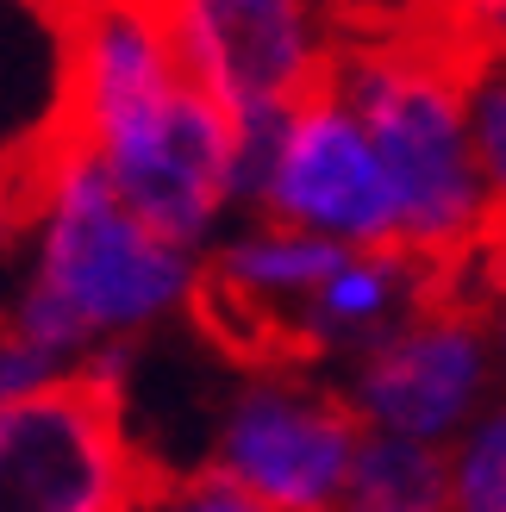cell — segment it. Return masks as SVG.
Here are the masks:
<instances>
[{
	"instance_id": "obj_1",
	"label": "cell",
	"mask_w": 506,
	"mask_h": 512,
	"mask_svg": "<svg viewBox=\"0 0 506 512\" xmlns=\"http://www.w3.org/2000/svg\"><path fill=\"white\" fill-rule=\"evenodd\" d=\"M25 225L32 250L0 319L69 375L107 344H144L157 325L188 313L200 256L138 225L88 150L57 138L25 169Z\"/></svg>"
},
{
	"instance_id": "obj_2",
	"label": "cell",
	"mask_w": 506,
	"mask_h": 512,
	"mask_svg": "<svg viewBox=\"0 0 506 512\" xmlns=\"http://www.w3.org/2000/svg\"><path fill=\"white\" fill-rule=\"evenodd\" d=\"M463 44L450 25L338 32L332 94L363 125L394 200V244L425 269L457 275L488 244V207L469 157Z\"/></svg>"
},
{
	"instance_id": "obj_3",
	"label": "cell",
	"mask_w": 506,
	"mask_h": 512,
	"mask_svg": "<svg viewBox=\"0 0 506 512\" xmlns=\"http://www.w3.org/2000/svg\"><path fill=\"white\" fill-rule=\"evenodd\" d=\"M363 425L332 381L300 363H250L219 394L194 475H213L257 512H338Z\"/></svg>"
},
{
	"instance_id": "obj_4",
	"label": "cell",
	"mask_w": 506,
	"mask_h": 512,
	"mask_svg": "<svg viewBox=\"0 0 506 512\" xmlns=\"http://www.w3.org/2000/svg\"><path fill=\"white\" fill-rule=\"evenodd\" d=\"M238 138L250 219L288 225L332 250H400L382 163L332 82L269 125H238Z\"/></svg>"
},
{
	"instance_id": "obj_5",
	"label": "cell",
	"mask_w": 506,
	"mask_h": 512,
	"mask_svg": "<svg viewBox=\"0 0 506 512\" xmlns=\"http://www.w3.org/2000/svg\"><path fill=\"white\" fill-rule=\"evenodd\" d=\"M75 150L94 157V169L107 175V188L132 207L138 225L188 256H207L225 219L244 207V138L188 82H175L163 100Z\"/></svg>"
},
{
	"instance_id": "obj_6",
	"label": "cell",
	"mask_w": 506,
	"mask_h": 512,
	"mask_svg": "<svg viewBox=\"0 0 506 512\" xmlns=\"http://www.w3.org/2000/svg\"><path fill=\"white\" fill-rule=\"evenodd\" d=\"M338 369L344 375L332 388L344 394L350 419L369 438H400L425 450H450L506 394L494 350L482 338V319L450 288V275L388 338H375L363 356H350Z\"/></svg>"
},
{
	"instance_id": "obj_7",
	"label": "cell",
	"mask_w": 506,
	"mask_h": 512,
	"mask_svg": "<svg viewBox=\"0 0 506 512\" xmlns=\"http://www.w3.org/2000/svg\"><path fill=\"white\" fill-rule=\"evenodd\" d=\"M175 69L232 125H269L332 82L338 32L300 0H182L163 7Z\"/></svg>"
},
{
	"instance_id": "obj_8",
	"label": "cell",
	"mask_w": 506,
	"mask_h": 512,
	"mask_svg": "<svg viewBox=\"0 0 506 512\" xmlns=\"http://www.w3.org/2000/svg\"><path fill=\"white\" fill-rule=\"evenodd\" d=\"M144 488L119 394L94 375L0 406V512H132Z\"/></svg>"
},
{
	"instance_id": "obj_9",
	"label": "cell",
	"mask_w": 506,
	"mask_h": 512,
	"mask_svg": "<svg viewBox=\"0 0 506 512\" xmlns=\"http://www.w3.org/2000/svg\"><path fill=\"white\" fill-rule=\"evenodd\" d=\"M182 69L169 50L163 7H75L57 13V138L88 144L94 132L163 100Z\"/></svg>"
},
{
	"instance_id": "obj_10",
	"label": "cell",
	"mask_w": 506,
	"mask_h": 512,
	"mask_svg": "<svg viewBox=\"0 0 506 512\" xmlns=\"http://www.w3.org/2000/svg\"><path fill=\"white\" fill-rule=\"evenodd\" d=\"M444 288L438 269H425L407 250H344L325 281L294 306V319L282 331V363H350L375 338L425 306Z\"/></svg>"
},
{
	"instance_id": "obj_11",
	"label": "cell",
	"mask_w": 506,
	"mask_h": 512,
	"mask_svg": "<svg viewBox=\"0 0 506 512\" xmlns=\"http://www.w3.org/2000/svg\"><path fill=\"white\" fill-rule=\"evenodd\" d=\"M338 512H450V463L444 450L400 444V438H369L350 456Z\"/></svg>"
},
{
	"instance_id": "obj_12",
	"label": "cell",
	"mask_w": 506,
	"mask_h": 512,
	"mask_svg": "<svg viewBox=\"0 0 506 512\" xmlns=\"http://www.w3.org/2000/svg\"><path fill=\"white\" fill-rule=\"evenodd\" d=\"M463 100H469V157L488 207V238H506V57H469Z\"/></svg>"
},
{
	"instance_id": "obj_13",
	"label": "cell",
	"mask_w": 506,
	"mask_h": 512,
	"mask_svg": "<svg viewBox=\"0 0 506 512\" xmlns=\"http://www.w3.org/2000/svg\"><path fill=\"white\" fill-rule=\"evenodd\" d=\"M444 463L450 512H506V394L444 450Z\"/></svg>"
},
{
	"instance_id": "obj_14",
	"label": "cell",
	"mask_w": 506,
	"mask_h": 512,
	"mask_svg": "<svg viewBox=\"0 0 506 512\" xmlns=\"http://www.w3.org/2000/svg\"><path fill=\"white\" fill-rule=\"evenodd\" d=\"M450 288H457L469 300V313L482 319V338H488L494 369L506 381V238H488L457 275H450Z\"/></svg>"
},
{
	"instance_id": "obj_15",
	"label": "cell",
	"mask_w": 506,
	"mask_h": 512,
	"mask_svg": "<svg viewBox=\"0 0 506 512\" xmlns=\"http://www.w3.org/2000/svg\"><path fill=\"white\" fill-rule=\"evenodd\" d=\"M57 381H69V369L57 356H44L38 344H25L19 331L0 319V406H19L44 388H57Z\"/></svg>"
},
{
	"instance_id": "obj_16",
	"label": "cell",
	"mask_w": 506,
	"mask_h": 512,
	"mask_svg": "<svg viewBox=\"0 0 506 512\" xmlns=\"http://www.w3.org/2000/svg\"><path fill=\"white\" fill-rule=\"evenodd\" d=\"M132 512H257L250 500H238L232 488H219L213 475H157L150 488L138 494Z\"/></svg>"
},
{
	"instance_id": "obj_17",
	"label": "cell",
	"mask_w": 506,
	"mask_h": 512,
	"mask_svg": "<svg viewBox=\"0 0 506 512\" xmlns=\"http://www.w3.org/2000/svg\"><path fill=\"white\" fill-rule=\"evenodd\" d=\"M19 225H25V182H13V188H0V256L13 250V238H19Z\"/></svg>"
},
{
	"instance_id": "obj_18",
	"label": "cell",
	"mask_w": 506,
	"mask_h": 512,
	"mask_svg": "<svg viewBox=\"0 0 506 512\" xmlns=\"http://www.w3.org/2000/svg\"><path fill=\"white\" fill-rule=\"evenodd\" d=\"M0 188H7V182H0Z\"/></svg>"
}]
</instances>
